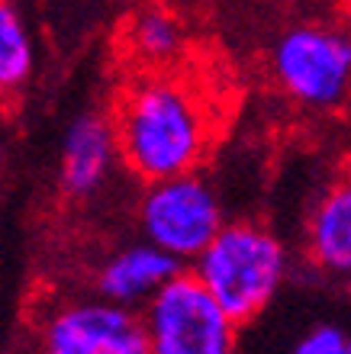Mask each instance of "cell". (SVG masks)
<instances>
[{"instance_id":"cell-1","label":"cell","mask_w":351,"mask_h":354,"mask_svg":"<svg viewBox=\"0 0 351 354\" xmlns=\"http://www.w3.org/2000/svg\"><path fill=\"white\" fill-rule=\"evenodd\" d=\"M120 161L145 184L194 174L210 149V113L194 87L165 71H148L123 91L116 113Z\"/></svg>"},{"instance_id":"cell-2","label":"cell","mask_w":351,"mask_h":354,"mask_svg":"<svg viewBox=\"0 0 351 354\" xmlns=\"http://www.w3.org/2000/svg\"><path fill=\"white\" fill-rule=\"evenodd\" d=\"M194 277L235 322H251L271 306L290 274L284 242L261 223H226L200 258Z\"/></svg>"},{"instance_id":"cell-3","label":"cell","mask_w":351,"mask_h":354,"mask_svg":"<svg viewBox=\"0 0 351 354\" xmlns=\"http://www.w3.org/2000/svg\"><path fill=\"white\" fill-rule=\"evenodd\" d=\"M280 91L306 110H339L351 100V32L325 23H300L271 48Z\"/></svg>"},{"instance_id":"cell-4","label":"cell","mask_w":351,"mask_h":354,"mask_svg":"<svg viewBox=\"0 0 351 354\" xmlns=\"http://www.w3.org/2000/svg\"><path fill=\"white\" fill-rule=\"evenodd\" d=\"M139 313L148 354H235L239 322L210 297L194 270H181Z\"/></svg>"},{"instance_id":"cell-5","label":"cell","mask_w":351,"mask_h":354,"mask_svg":"<svg viewBox=\"0 0 351 354\" xmlns=\"http://www.w3.org/2000/svg\"><path fill=\"white\" fill-rule=\"evenodd\" d=\"M226 216L216 190L197 174H181L145 184L139 200L142 239L174 254L181 264H194L222 232Z\"/></svg>"},{"instance_id":"cell-6","label":"cell","mask_w":351,"mask_h":354,"mask_svg":"<svg viewBox=\"0 0 351 354\" xmlns=\"http://www.w3.org/2000/svg\"><path fill=\"white\" fill-rule=\"evenodd\" d=\"M39 354H148L142 313L103 297L62 299L39 319Z\"/></svg>"},{"instance_id":"cell-7","label":"cell","mask_w":351,"mask_h":354,"mask_svg":"<svg viewBox=\"0 0 351 354\" xmlns=\"http://www.w3.org/2000/svg\"><path fill=\"white\" fill-rule=\"evenodd\" d=\"M181 270H184V264L174 254L161 252L158 245L142 239V242L123 245L113 254H107L93 274V287H97V297L110 299V303L142 309Z\"/></svg>"},{"instance_id":"cell-8","label":"cell","mask_w":351,"mask_h":354,"mask_svg":"<svg viewBox=\"0 0 351 354\" xmlns=\"http://www.w3.org/2000/svg\"><path fill=\"white\" fill-rule=\"evenodd\" d=\"M120 158L116 126L100 113L74 116L62 142V190L74 200L93 196L107 184L113 161Z\"/></svg>"},{"instance_id":"cell-9","label":"cell","mask_w":351,"mask_h":354,"mask_svg":"<svg viewBox=\"0 0 351 354\" xmlns=\"http://www.w3.org/2000/svg\"><path fill=\"white\" fill-rule=\"evenodd\" d=\"M306 258L332 277H351V174L335 180L313 206Z\"/></svg>"},{"instance_id":"cell-10","label":"cell","mask_w":351,"mask_h":354,"mask_svg":"<svg viewBox=\"0 0 351 354\" xmlns=\"http://www.w3.org/2000/svg\"><path fill=\"white\" fill-rule=\"evenodd\" d=\"M181 42H184L181 19L168 7H142L126 23V48L142 65L155 68V71H161L168 62H174Z\"/></svg>"},{"instance_id":"cell-11","label":"cell","mask_w":351,"mask_h":354,"mask_svg":"<svg viewBox=\"0 0 351 354\" xmlns=\"http://www.w3.org/2000/svg\"><path fill=\"white\" fill-rule=\"evenodd\" d=\"M33 65H36V52L26 23L19 10L3 0L0 3V87L7 93L19 91L33 77Z\"/></svg>"},{"instance_id":"cell-12","label":"cell","mask_w":351,"mask_h":354,"mask_svg":"<svg viewBox=\"0 0 351 354\" xmlns=\"http://www.w3.org/2000/svg\"><path fill=\"white\" fill-rule=\"evenodd\" d=\"M345 345L348 335L339 326H316L290 348V354H345Z\"/></svg>"},{"instance_id":"cell-13","label":"cell","mask_w":351,"mask_h":354,"mask_svg":"<svg viewBox=\"0 0 351 354\" xmlns=\"http://www.w3.org/2000/svg\"><path fill=\"white\" fill-rule=\"evenodd\" d=\"M345 354H351V335H348V345H345Z\"/></svg>"}]
</instances>
